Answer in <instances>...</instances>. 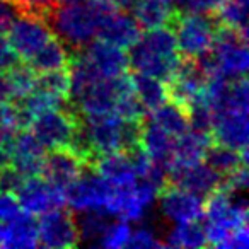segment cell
Listing matches in <instances>:
<instances>
[{
    "mask_svg": "<svg viewBox=\"0 0 249 249\" xmlns=\"http://www.w3.org/2000/svg\"><path fill=\"white\" fill-rule=\"evenodd\" d=\"M212 142H213V139H212L210 132L190 126L183 135L178 137L176 143H174L173 157H171L169 166H167V176H173L186 167L203 162L205 154H207L208 147L212 145Z\"/></svg>",
    "mask_w": 249,
    "mask_h": 249,
    "instance_id": "2e32d148",
    "label": "cell"
},
{
    "mask_svg": "<svg viewBox=\"0 0 249 249\" xmlns=\"http://www.w3.org/2000/svg\"><path fill=\"white\" fill-rule=\"evenodd\" d=\"M109 213L101 210H90V212H82L80 220L77 222L79 227L80 239H86L89 242H99L101 235L104 234V231L107 229L109 222Z\"/></svg>",
    "mask_w": 249,
    "mask_h": 249,
    "instance_id": "83f0119b",
    "label": "cell"
},
{
    "mask_svg": "<svg viewBox=\"0 0 249 249\" xmlns=\"http://www.w3.org/2000/svg\"><path fill=\"white\" fill-rule=\"evenodd\" d=\"M90 167L106 181L111 190H126L139 181L128 152H113L101 156L94 159Z\"/></svg>",
    "mask_w": 249,
    "mask_h": 249,
    "instance_id": "ac0fdd59",
    "label": "cell"
},
{
    "mask_svg": "<svg viewBox=\"0 0 249 249\" xmlns=\"http://www.w3.org/2000/svg\"><path fill=\"white\" fill-rule=\"evenodd\" d=\"M203 225L208 246L225 249V242L237 229L248 225V201L224 184L203 200Z\"/></svg>",
    "mask_w": 249,
    "mask_h": 249,
    "instance_id": "277c9868",
    "label": "cell"
},
{
    "mask_svg": "<svg viewBox=\"0 0 249 249\" xmlns=\"http://www.w3.org/2000/svg\"><path fill=\"white\" fill-rule=\"evenodd\" d=\"M164 244L169 248H205L208 246L207 235H205V229L198 220L193 222H183V224H176L173 231L167 234Z\"/></svg>",
    "mask_w": 249,
    "mask_h": 249,
    "instance_id": "4316f807",
    "label": "cell"
},
{
    "mask_svg": "<svg viewBox=\"0 0 249 249\" xmlns=\"http://www.w3.org/2000/svg\"><path fill=\"white\" fill-rule=\"evenodd\" d=\"M142 35V29L137 24L133 16L120 9H107L99 19L97 38L107 41L123 50H130L133 43Z\"/></svg>",
    "mask_w": 249,
    "mask_h": 249,
    "instance_id": "e0dca14e",
    "label": "cell"
},
{
    "mask_svg": "<svg viewBox=\"0 0 249 249\" xmlns=\"http://www.w3.org/2000/svg\"><path fill=\"white\" fill-rule=\"evenodd\" d=\"M45 147L29 128H21L9 142V167L22 178L41 174Z\"/></svg>",
    "mask_w": 249,
    "mask_h": 249,
    "instance_id": "5bb4252c",
    "label": "cell"
},
{
    "mask_svg": "<svg viewBox=\"0 0 249 249\" xmlns=\"http://www.w3.org/2000/svg\"><path fill=\"white\" fill-rule=\"evenodd\" d=\"M104 2L113 5L114 9H120V11H128V9H132L135 0H104Z\"/></svg>",
    "mask_w": 249,
    "mask_h": 249,
    "instance_id": "74e56055",
    "label": "cell"
},
{
    "mask_svg": "<svg viewBox=\"0 0 249 249\" xmlns=\"http://www.w3.org/2000/svg\"><path fill=\"white\" fill-rule=\"evenodd\" d=\"M16 63H19V58L16 56V53L12 52L5 35H0V70L9 69V67L16 65Z\"/></svg>",
    "mask_w": 249,
    "mask_h": 249,
    "instance_id": "8d00e7d4",
    "label": "cell"
},
{
    "mask_svg": "<svg viewBox=\"0 0 249 249\" xmlns=\"http://www.w3.org/2000/svg\"><path fill=\"white\" fill-rule=\"evenodd\" d=\"M16 4H18L19 11L38 14L46 19L50 12H52V9L58 4V0H16Z\"/></svg>",
    "mask_w": 249,
    "mask_h": 249,
    "instance_id": "836d02e7",
    "label": "cell"
},
{
    "mask_svg": "<svg viewBox=\"0 0 249 249\" xmlns=\"http://www.w3.org/2000/svg\"><path fill=\"white\" fill-rule=\"evenodd\" d=\"M89 169L84 171L65 190V205L79 213L90 210H101L107 213L111 188L96 171Z\"/></svg>",
    "mask_w": 249,
    "mask_h": 249,
    "instance_id": "9c48e42d",
    "label": "cell"
},
{
    "mask_svg": "<svg viewBox=\"0 0 249 249\" xmlns=\"http://www.w3.org/2000/svg\"><path fill=\"white\" fill-rule=\"evenodd\" d=\"M176 7H183L184 11L198 12V14H215L222 0H174Z\"/></svg>",
    "mask_w": 249,
    "mask_h": 249,
    "instance_id": "d6a6232c",
    "label": "cell"
},
{
    "mask_svg": "<svg viewBox=\"0 0 249 249\" xmlns=\"http://www.w3.org/2000/svg\"><path fill=\"white\" fill-rule=\"evenodd\" d=\"M19 7L14 0H0V35H5L12 19L18 16Z\"/></svg>",
    "mask_w": 249,
    "mask_h": 249,
    "instance_id": "d590c367",
    "label": "cell"
},
{
    "mask_svg": "<svg viewBox=\"0 0 249 249\" xmlns=\"http://www.w3.org/2000/svg\"><path fill=\"white\" fill-rule=\"evenodd\" d=\"M150 121L156 123L159 128H162L169 135L176 137V139L190 128V116H188V113L183 107L178 106V104L171 103V101H166L157 109H154L150 113Z\"/></svg>",
    "mask_w": 249,
    "mask_h": 249,
    "instance_id": "d4e9b609",
    "label": "cell"
},
{
    "mask_svg": "<svg viewBox=\"0 0 249 249\" xmlns=\"http://www.w3.org/2000/svg\"><path fill=\"white\" fill-rule=\"evenodd\" d=\"M86 62L89 69H92L97 75L114 79L128 73L130 62L126 50L114 46L107 41L96 38L89 43L84 50L75 52Z\"/></svg>",
    "mask_w": 249,
    "mask_h": 249,
    "instance_id": "4fadbf2b",
    "label": "cell"
},
{
    "mask_svg": "<svg viewBox=\"0 0 249 249\" xmlns=\"http://www.w3.org/2000/svg\"><path fill=\"white\" fill-rule=\"evenodd\" d=\"M89 167V160L73 147L52 149L45 154L41 176L53 186L65 191Z\"/></svg>",
    "mask_w": 249,
    "mask_h": 249,
    "instance_id": "8fae6325",
    "label": "cell"
},
{
    "mask_svg": "<svg viewBox=\"0 0 249 249\" xmlns=\"http://www.w3.org/2000/svg\"><path fill=\"white\" fill-rule=\"evenodd\" d=\"M28 128L48 150L73 147L80 132V116L75 109L53 107L36 116Z\"/></svg>",
    "mask_w": 249,
    "mask_h": 249,
    "instance_id": "8992f818",
    "label": "cell"
},
{
    "mask_svg": "<svg viewBox=\"0 0 249 249\" xmlns=\"http://www.w3.org/2000/svg\"><path fill=\"white\" fill-rule=\"evenodd\" d=\"M21 128L22 126L14 103L0 104V145H5L7 142H11L12 137Z\"/></svg>",
    "mask_w": 249,
    "mask_h": 249,
    "instance_id": "f546056e",
    "label": "cell"
},
{
    "mask_svg": "<svg viewBox=\"0 0 249 249\" xmlns=\"http://www.w3.org/2000/svg\"><path fill=\"white\" fill-rule=\"evenodd\" d=\"M18 101V90L12 79L11 67L5 70H0V104L16 103Z\"/></svg>",
    "mask_w": 249,
    "mask_h": 249,
    "instance_id": "e575fe53",
    "label": "cell"
},
{
    "mask_svg": "<svg viewBox=\"0 0 249 249\" xmlns=\"http://www.w3.org/2000/svg\"><path fill=\"white\" fill-rule=\"evenodd\" d=\"M0 193H2V186H0Z\"/></svg>",
    "mask_w": 249,
    "mask_h": 249,
    "instance_id": "f35d334b",
    "label": "cell"
},
{
    "mask_svg": "<svg viewBox=\"0 0 249 249\" xmlns=\"http://www.w3.org/2000/svg\"><path fill=\"white\" fill-rule=\"evenodd\" d=\"M205 162L212 169L217 171L224 179V176L231 174L239 166L248 164V150L241 152V150L231 149V147L222 145V143L212 142V145L208 147L207 154H205Z\"/></svg>",
    "mask_w": 249,
    "mask_h": 249,
    "instance_id": "484cf974",
    "label": "cell"
},
{
    "mask_svg": "<svg viewBox=\"0 0 249 249\" xmlns=\"http://www.w3.org/2000/svg\"><path fill=\"white\" fill-rule=\"evenodd\" d=\"M0 248H38V225L33 215L22 213L9 224H2V242Z\"/></svg>",
    "mask_w": 249,
    "mask_h": 249,
    "instance_id": "603a6c76",
    "label": "cell"
},
{
    "mask_svg": "<svg viewBox=\"0 0 249 249\" xmlns=\"http://www.w3.org/2000/svg\"><path fill=\"white\" fill-rule=\"evenodd\" d=\"M107 9L104 0H79L56 4L48 14V24L55 36L72 53L80 52L97 38L99 19Z\"/></svg>",
    "mask_w": 249,
    "mask_h": 249,
    "instance_id": "7a4b0ae2",
    "label": "cell"
},
{
    "mask_svg": "<svg viewBox=\"0 0 249 249\" xmlns=\"http://www.w3.org/2000/svg\"><path fill=\"white\" fill-rule=\"evenodd\" d=\"M143 121H132L118 113L80 116V132L73 149L90 164L94 159L113 152H130L140 145Z\"/></svg>",
    "mask_w": 249,
    "mask_h": 249,
    "instance_id": "6da1fadb",
    "label": "cell"
},
{
    "mask_svg": "<svg viewBox=\"0 0 249 249\" xmlns=\"http://www.w3.org/2000/svg\"><path fill=\"white\" fill-rule=\"evenodd\" d=\"M132 86L135 90V96L147 114H150L154 109L169 101L167 97V86L164 80L156 77L143 75V73H132Z\"/></svg>",
    "mask_w": 249,
    "mask_h": 249,
    "instance_id": "cb8c5ba5",
    "label": "cell"
},
{
    "mask_svg": "<svg viewBox=\"0 0 249 249\" xmlns=\"http://www.w3.org/2000/svg\"><path fill=\"white\" fill-rule=\"evenodd\" d=\"M22 213H24V210L21 208L14 193H11V191L0 193V224H9V222L21 217Z\"/></svg>",
    "mask_w": 249,
    "mask_h": 249,
    "instance_id": "1f68e13d",
    "label": "cell"
},
{
    "mask_svg": "<svg viewBox=\"0 0 249 249\" xmlns=\"http://www.w3.org/2000/svg\"><path fill=\"white\" fill-rule=\"evenodd\" d=\"M164 241H159L156 232L152 229L139 227L137 231H132L130 241L126 248H135V249H152V248H164Z\"/></svg>",
    "mask_w": 249,
    "mask_h": 249,
    "instance_id": "4dcf8cb0",
    "label": "cell"
},
{
    "mask_svg": "<svg viewBox=\"0 0 249 249\" xmlns=\"http://www.w3.org/2000/svg\"><path fill=\"white\" fill-rule=\"evenodd\" d=\"M55 36L48 21L38 14L19 11L12 19L5 38L19 62L26 63L39 48L46 45Z\"/></svg>",
    "mask_w": 249,
    "mask_h": 249,
    "instance_id": "52a82bcc",
    "label": "cell"
},
{
    "mask_svg": "<svg viewBox=\"0 0 249 249\" xmlns=\"http://www.w3.org/2000/svg\"><path fill=\"white\" fill-rule=\"evenodd\" d=\"M14 195L22 210L33 217L65 205V191L48 183L41 174L24 178Z\"/></svg>",
    "mask_w": 249,
    "mask_h": 249,
    "instance_id": "7c38bea8",
    "label": "cell"
},
{
    "mask_svg": "<svg viewBox=\"0 0 249 249\" xmlns=\"http://www.w3.org/2000/svg\"><path fill=\"white\" fill-rule=\"evenodd\" d=\"M133 19L142 31L171 26L179 9L174 0H135L132 5Z\"/></svg>",
    "mask_w": 249,
    "mask_h": 249,
    "instance_id": "ffe728a7",
    "label": "cell"
},
{
    "mask_svg": "<svg viewBox=\"0 0 249 249\" xmlns=\"http://www.w3.org/2000/svg\"><path fill=\"white\" fill-rule=\"evenodd\" d=\"M73 53L60 41L56 36H53L43 48H39L31 58L26 62V65L36 73L56 72V70L70 69Z\"/></svg>",
    "mask_w": 249,
    "mask_h": 249,
    "instance_id": "44dd1931",
    "label": "cell"
},
{
    "mask_svg": "<svg viewBox=\"0 0 249 249\" xmlns=\"http://www.w3.org/2000/svg\"><path fill=\"white\" fill-rule=\"evenodd\" d=\"M38 246L48 249H69L80 244V234L77 220L63 207L53 208L39 215Z\"/></svg>",
    "mask_w": 249,
    "mask_h": 249,
    "instance_id": "30bf717a",
    "label": "cell"
},
{
    "mask_svg": "<svg viewBox=\"0 0 249 249\" xmlns=\"http://www.w3.org/2000/svg\"><path fill=\"white\" fill-rule=\"evenodd\" d=\"M157 196L160 198V210L174 224L200 220L203 217V198L191 191L167 183Z\"/></svg>",
    "mask_w": 249,
    "mask_h": 249,
    "instance_id": "9a60e30c",
    "label": "cell"
},
{
    "mask_svg": "<svg viewBox=\"0 0 249 249\" xmlns=\"http://www.w3.org/2000/svg\"><path fill=\"white\" fill-rule=\"evenodd\" d=\"M176 140H178L176 137L164 132L156 123H152V121L145 123V121H143L142 132H140V147L145 150L150 159L159 162L160 166H164L166 169H167V166H169L171 157H173Z\"/></svg>",
    "mask_w": 249,
    "mask_h": 249,
    "instance_id": "7402d4cb",
    "label": "cell"
},
{
    "mask_svg": "<svg viewBox=\"0 0 249 249\" xmlns=\"http://www.w3.org/2000/svg\"><path fill=\"white\" fill-rule=\"evenodd\" d=\"M166 86L171 103L178 104L188 113L190 107L195 106L207 92V77L198 60L183 58Z\"/></svg>",
    "mask_w": 249,
    "mask_h": 249,
    "instance_id": "ba28073f",
    "label": "cell"
},
{
    "mask_svg": "<svg viewBox=\"0 0 249 249\" xmlns=\"http://www.w3.org/2000/svg\"><path fill=\"white\" fill-rule=\"evenodd\" d=\"M171 181L169 183L176 184V186H181L184 190L191 191V193L198 195V196L205 198L215 191L218 186L222 184V176L217 173L215 169H212L207 162H198L191 167H186V169L179 171V173L169 176Z\"/></svg>",
    "mask_w": 249,
    "mask_h": 249,
    "instance_id": "d6986e66",
    "label": "cell"
},
{
    "mask_svg": "<svg viewBox=\"0 0 249 249\" xmlns=\"http://www.w3.org/2000/svg\"><path fill=\"white\" fill-rule=\"evenodd\" d=\"M14 2H16V0H14Z\"/></svg>",
    "mask_w": 249,
    "mask_h": 249,
    "instance_id": "ab89813d",
    "label": "cell"
},
{
    "mask_svg": "<svg viewBox=\"0 0 249 249\" xmlns=\"http://www.w3.org/2000/svg\"><path fill=\"white\" fill-rule=\"evenodd\" d=\"M130 235H132V225H130V222L118 220V222H114V224L111 222L106 231H104V234L101 235L97 244L107 249L126 248L130 241Z\"/></svg>",
    "mask_w": 249,
    "mask_h": 249,
    "instance_id": "f1b7e54d",
    "label": "cell"
},
{
    "mask_svg": "<svg viewBox=\"0 0 249 249\" xmlns=\"http://www.w3.org/2000/svg\"><path fill=\"white\" fill-rule=\"evenodd\" d=\"M128 52L130 69L133 72L156 77L164 82L171 79L183 60L171 26L142 31Z\"/></svg>",
    "mask_w": 249,
    "mask_h": 249,
    "instance_id": "3957f363",
    "label": "cell"
},
{
    "mask_svg": "<svg viewBox=\"0 0 249 249\" xmlns=\"http://www.w3.org/2000/svg\"><path fill=\"white\" fill-rule=\"evenodd\" d=\"M171 29L174 33L181 56L188 60H200L213 48L218 22L210 19L207 14L178 11L171 22Z\"/></svg>",
    "mask_w": 249,
    "mask_h": 249,
    "instance_id": "5b68a950",
    "label": "cell"
}]
</instances>
